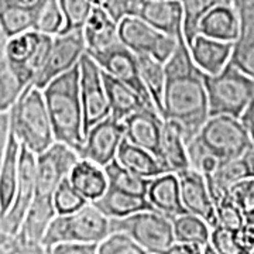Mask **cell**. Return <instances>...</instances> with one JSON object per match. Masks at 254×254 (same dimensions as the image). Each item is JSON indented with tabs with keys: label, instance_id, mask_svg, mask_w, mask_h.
<instances>
[{
	"label": "cell",
	"instance_id": "cell-11",
	"mask_svg": "<svg viewBox=\"0 0 254 254\" xmlns=\"http://www.w3.org/2000/svg\"><path fill=\"white\" fill-rule=\"evenodd\" d=\"M79 158V154L72 147L60 141H55L50 148L37 155V198H54L55 190L66 177H69L71 170Z\"/></svg>",
	"mask_w": 254,
	"mask_h": 254
},
{
	"label": "cell",
	"instance_id": "cell-26",
	"mask_svg": "<svg viewBox=\"0 0 254 254\" xmlns=\"http://www.w3.org/2000/svg\"><path fill=\"white\" fill-rule=\"evenodd\" d=\"M239 13L235 3H220L200 20L199 34L222 41H235L239 36Z\"/></svg>",
	"mask_w": 254,
	"mask_h": 254
},
{
	"label": "cell",
	"instance_id": "cell-47",
	"mask_svg": "<svg viewBox=\"0 0 254 254\" xmlns=\"http://www.w3.org/2000/svg\"><path fill=\"white\" fill-rule=\"evenodd\" d=\"M239 240L245 249L246 254H250L254 250V215H249L245 218V225L237 232Z\"/></svg>",
	"mask_w": 254,
	"mask_h": 254
},
{
	"label": "cell",
	"instance_id": "cell-22",
	"mask_svg": "<svg viewBox=\"0 0 254 254\" xmlns=\"http://www.w3.org/2000/svg\"><path fill=\"white\" fill-rule=\"evenodd\" d=\"M160 161L168 173L177 174L190 168L184 127L173 119H164Z\"/></svg>",
	"mask_w": 254,
	"mask_h": 254
},
{
	"label": "cell",
	"instance_id": "cell-10",
	"mask_svg": "<svg viewBox=\"0 0 254 254\" xmlns=\"http://www.w3.org/2000/svg\"><path fill=\"white\" fill-rule=\"evenodd\" d=\"M85 53L86 43L83 30L68 31L55 36L46 63L36 75L33 85L38 89H44L53 79L76 66Z\"/></svg>",
	"mask_w": 254,
	"mask_h": 254
},
{
	"label": "cell",
	"instance_id": "cell-34",
	"mask_svg": "<svg viewBox=\"0 0 254 254\" xmlns=\"http://www.w3.org/2000/svg\"><path fill=\"white\" fill-rule=\"evenodd\" d=\"M103 168H105V173L108 175L109 185L119 188V190L130 192V193H134V195L147 196L151 180L143 178L137 174L131 173L130 170H127L126 167H123L119 163L116 158L113 161H110Z\"/></svg>",
	"mask_w": 254,
	"mask_h": 254
},
{
	"label": "cell",
	"instance_id": "cell-20",
	"mask_svg": "<svg viewBox=\"0 0 254 254\" xmlns=\"http://www.w3.org/2000/svg\"><path fill=\"white\" fill-rule=\"evenodd\" d=\"M232 50V41H222L203 34H198L190 46L192 60L202 72L208 75H216L230 63Z\"/></svg>",
	"mask_w": 254,
	"mask_h": 254
},
{
	"label": "cell",
	"instance_id": "cell-46",
	"mask_svg": "<svg viewBox=\"0 0 254 254\" xmlns=\"http://www.w3.org/2000/svg\"><path fill=\"white\" fill-rule=\"evenodd\" d=\"M98 246L99 243H60L50 254H98Z\"/></svg>",
	"mask_w": 254,
	"mask_h": 254
},
{
	"label": "cell",
	"instance_id": "cell-52",
	"mask_svg": "<svg viewBox=\"0 0 254 254\" xmlns=\"http://www.w3.org/2000/svg\"><path fill=\"white\" fill-rule=\"evenodd\" d=\"M202 254H219L215 247L210 245V243H206L205 246H202Z\"/></svg>",
	"mask_w": 254,
	"mask_h": 254
},
{
	"label": "cell",
	"instance_id": "cell-16",
	"mask_svg": "<svg viewBox=\"0 0 254 254\" xmlns=\"http://www.w3.org/2000/svg\"><path fill=\"white\" fill-rule=\"evenodd\" d=\"M177 175L180 180L182 203L187 212L202 218L210 227L216 226V209L205 177L193 168L177 173Z\"/></svg>",
	"mask_w": 254,
	"mask_h": 254
},
{
	"label": "cell",
	"instance_id": "cell-6",
	"mask_svg": "<svg viewBox=\"0 0 254 254\" xmlns=\"http://www.w3.org/2000/svg\"><path fill=\"white\" fill-rule=\"evenodd\" d=\"M130 236L148 254H164L175 243L173 220L158 210H143L126 218L110 219V233Z\"/></svg>",
	"mask_w": 254,
	"mask_h": 254
},
{
	"label": "cell",
	"instance_id": "cell-33",
	"mask_svg": "<svg viewBox=\"0 0 254 254\" xmlns=\"http://www.w3.org/2000/svg\"><path fill=\"white\" fill-rule=\"evenodd\" d=\"M33 30L48 36H58L65 27V17L60 0H37L33 7Z\"/></svg>",
	"mask_w": 254,
	"mask_h": 254
},
{
	"label": "cell",
	"instance_id": "cell-13",
	"mask_svg": "<svg viewBox=\"0 0 254 254\" xmlns=\"http://www.w3.org/2000/svg\"><path fill=\"white\" fill-rule=\"evenodd\" d=\"M36 161L37 155L21 145L16 196L9 212L0 218V229L10 236L18 233L36 196Z\"/></svg>",
	"mask_w": 254,
	"mask_h": 254
},
{
	"label": "cell",
	"instance_id": "cell-21",
	"mask_svg": "<svg viewBox=\"0 0 254 254\" xmlns=\"http://www.w3.org/2000/svg\"><path fill=\"white\" fill-rule=\"evenodd\" d=\"M147 199L150 200L155 210L170 219L187 213L181 199L180 180L175 173H167L153 178L150 181Z\"/></svg>",
	"mask_w": 254,
	"mask_h": 254
},
{
	"label": "cell",
	"instance_id": "cell-48",
	"mask_svg": "<svg viewBox=\"0 0 254 254\" xmlns=\"http://www.w3.org/2000/svg\"><path fill=\"white\" fill-rule=\"evenodd\" d=\"M10 137V112L0 113V167L6 154Z\"/></svg>",
	"mask_w": 254,
	"mask_h": 254
},
{
	"label": "cell",
	"instance_id": "cell-38",
	"mask_svg": "<svg viewBox=\"0 0 254 254\" xmlns=\"http://www.w3.org/2000/svg\"><path fill=\"white\" fill-rule=\"evenodd\" d=\"M187 150H188L190 168L199 171L203 177L213 175L219 168V165L223 163L216 155L212 154L196 136L187 143Z\"/></svg>",
	"mask_w": 254,
	"mask_h": 254
},
{
	"label": "cell",
	"instance_id": "cell-44",
	"mask_svg": "<svg viewBox=\"0 0 254 254\" xmlns=\"http://www.w3.org/2000/svg\"><path fill=\"white\" fill-rule=\"evenodd\" d=\"M230 195L245 216L254 215V178H247L236 184L230 190Z\"/></svg>",
	"mask_w": 254,
	"mask_h": 254
},
{
	"label": "cell",
	"instance_id": "cell-3",
	"mask_svg": "<svg viewBox=\"0 0 254 254\" xmlns=\"http://www.w3.org/2000/svg\"><path fill=\"white\" fill-rule=\"evenodd\" d=\"M10 128L20 144L36 155L55 143L43 89L30 83L10 109Z\"/></svg>",
	"mask_w": 254,
	"mask_h": 254
},
{
	"label": "cell",
	"instance_id": "cell-24",
	"mask_svg": "<svg viewBox=\"0 0 254 254\" xmlns=\"http://www.w3.org/2000/svg\"><path fill=\"white\" fill-rule=\"evenodd\" d=\"M102 78L110 105V115L120 122L138 110L150 108L133 88L102 69ZM153 109V108H150ZM155 110V109H154Z\"/></svg>",
	"mask_w": 254,
	"mask_h": 254
},
{
	"label": "cell",
	"instance_id": "cell-7",
	"mask_svg": "<svg viewBox=\"0 0 254 254\" xmlns=\"http://www.w3.org/2000/svg\"><path fill=\"white\" fill-rule=\"evenodd\" d=\"M196 137L222 161L235 160L254 145V140L239 118L218 115L209 116Z\"/></svg>",
	"mask_w": 254,
	"mask_h": 254
},
{
	"label": "cell",
	"instance_id": "cell-27",
	"mask_svg": "<svg viewBox=\"0 0 254 254\" xmlns=\"http://www.w3.org/2000/svg\"><path fill=\"white\" fill-rule=\"evenodd\" d=\"M21 144L10 128L6 154L0 167V218H3L13 205L18 182Z\"/></svg>",
	"mask_w": 254,
	"mask_h": 254
},
{
	"label": "cell",
	"instance_id": "cell-51",
	"mask_svg": "<svg viewBox=\"0 0 254 254\" xmlns=\"http://www.w3.org/2000/svg\"><path fill=\"white\" fill-rule=\"evenodd\" d=\"M7 41H9V37L6 34L4 28L1 26V21H0V55H4L6 51V46H7Z\"/></svg>",
	"mask_w": 254,
	"mask_h": 254
},
{
	"label": "cell",
	"instance_id": "cell-45",
	"mask_svg": "<svg viewBox=\"0 0 254 254\" xmlns=\"http://www.w3.org/2000/svg\"><path fill=\"white\" fill-rule=\"evenodd\" d=\"M143 0H105L103 7L118 23H120L125 17L137 16V11L140 9Z\"/></svg>",
	"mask_w": 254,
	"mask_h": 254
},
{
	"label": "cell",
	"instance_id": "cell-49",
	"mask_svg": "<svg viewBox=\"0 0 254 254\" xmlns=\"http://www.w3.org/2000/svg\"><path fill=\"white\" fill-rule=\"evenodd\" d=\"M164 254H202V246L175 242Z\"/></svg>",
	"mask_w": 254,
	"mask_h": 254
},
{
	"label": "cell",
	"instance_id": "cell-5",
	"mask_svg": "<svg viewBox=\"0 0 254 254\" xmlns=\"http://www.w3.org/2000/svg\"><path fill=\"white\" fill-rule=\"evenodd\" d=\"M110 235V219L92 202L68 215H57L47 229L43 245L51 250L60 243H100Z\"/></svg>",
	"mask_w": 254,
	"mask_h": 254
},
{
	"label": "cell",
	"instance_id": "cell-37",
	"mask_svg": "<svg viewBox=\"0 0 254 254\" xmlns=\"http://www.w3.org/2000/svg\"><path fill=\"white\" fill-rule=\"evenodd\" d=\"M0 21L9 38L23 34L28 30H33V7H26L11 1L0 9Z\"/></svg>",
	"mask_w": 254,
	"mask_h": 254
},
{
	"label": "cell",
	"instance_id": "cell-18",
	"mask_svg": "<svg viewBox=\"0 0 254 254\" xmlns=\"http://www.w3.org/2000/svg\"><path fill=\"white\" fill-rule=\"evenodd\" d=\"M235 6L240 24L230 64L254 79V0H235Z\"/></svg>",
	"mask_w": 254,
	"mask_h": 254
},
{
	"label": "cell",
	"instance_id": "cell-8",
	"mask_svg": "<svg viewBox=\"0 0 254 254\" xmlns=\"http://www.w3.org/2000/svg\"><path fill=\"white\" fill-rule=\"evenodd\" d=\"M53 41L54 36L43 34L36 30H28L9 38L4 55L26 85L33 83L38 71L43 68Z\"/></svg>",
	"mask_w": 254,
	"mask_h": 254
},
{
	"label": "cell",
	"instance_id": "cell-17",
	"mask_svg": "<svg viewBox=\"0 0 254 254\" xmlns=\"http://www.w3.org/2000/svg\"><path fill=\"white\" fill-rule=\"evenodd\" d=\"M126 127V138L150 151L161 160V137H163L164 119L154 109L138 110L123 120Z\"/></svg>",
	"mask_w": 254,
	"mask_h": 254
},
{
	"label": "cell",
	"instance_id": "cell-30",
	"mask_svg": "<svg viewBox=\"0 0 254 254\" xmlns=\"http://www.w3.org/2000/svg\"><path fill=\"white\" fill-rule=\"evenodd\" d=\"M57 216L54 198H37L28 209L24 222L16 236L28 242H43L53 219Z\"/></svg>",
	"mask_w": 254,
	"mask_h": 254
},
{
	"label": "cell",
	"instance_id": "cell-42",
	"mask_svg": "<svg viewBox=\"0 0 254 254\" xmlns=\"http://www.w3.org/2000/svg\"><path fill=\"white\" fill-rule=\"evenodd\" d=\"M98 254H148L141 246L122 232H113L98 246Z\"/></svg>",
	"mask_w": 254,
	"mask_h": 254
},
{
	"label": "cell",
	"instance_id": "cell-36",
	"mask_svg": "<svg viewBox=\"0 0 254 254\" xmlns=\"http://www.w3.org/2000/svg\"><path fill=\"white\" fill-rule=\"evenodd\" d=\"M184 11V37L188 47L199 34L200 20L212 7L220 3H235L233 0H180Z\"/></svg>",
	"mask_w": 254,
	"mask_h": 254
},
{
	"label": "cell",
	"instance_id": "cell-14",
	"mask_svg": "<svg viewBox=\"0 0 254 254\" xmlns=\"http://www.w3.org/2000/svg\"><path fill=\"white\" fill-rule=\"evenodd\" d=\"M89 55L98 63L103 71L125 82L130 88H133L150 108L155 109L153 99L145 89L143 79H141L137 55L128 47L125 46L122 41H118L116 44H113L102 53Z\"/></svg>",
	"mask_w": 254,
	"mask_h": 254
},
{
	"label": "cell",
	"instance_id": "cell-15",
	"mask_svg": "<svg viewBox=\"0 0 254 254\" xmlns=\"http://www.w3.org/2000/svg\"><path fill=\"white\" fill-rule=\"evenodd\" d=\"M126 137L125 123L112 115L100 120L85 136V144L79 153L81 158L91 160L100 167H106L116 158L118 150Z\"/></svg>",
	"mask_w": 254,
	"mask_h": 254
},
{
	"label": "cell",
	"instance_id": "cell-50",
	"mask_svg": "<svg viewBox=\"0 0 254 254\" xmlns=\"http://www.w3.org/2000/svg\"><path fill=\"white\" fill-rule=\"evenodd\" d=\"M240 120L243 122V125L246 126V128L249 130V133L252 134L254 140V98L253 100L250 102V105L247 106V109L245 110V113L242 115Z\"/></svg>",
	"mask_w": 254,
	"mask_h": 254
},
{
	"label": "cell",
	"instance_id": "cell-29",
	"mask_svg": "<svg viewBox=\"0 0 254 254\" xmlns=\"http://www.w3.org/2000/svg\"><path fill=\"white\" fill-rule=\"evenodd\" d=\"M116 160L131 173L137 174L143 178H148V180H153L158 175L168 173L154 154L130 143L126 137L123 138L122 144L119 147Z\"/></svg>",
	"mask_w": 254,
	"mask_h": 254
},
{
	"label": "cell",
	"instance_id": "cell-40",
	"mask_svg": "<svg viewBox=\"0 0 254 254\" xmlns=\"http://www.w3.org/2000/svg\"><path fill=\"white\" fill-rule=\"evenodd\" d=\"M89 200L73 187L66 177L54 192V206L57 215H68L83 208Z\"/></svg>",
	"mask_w": 254,
	"mask_h": 254
},
{
	"label": "cell",
	"instance_id": "cell-32",
	"mask_svg": "<svg viewBox=\"0 0 254 254\" xmlns=\"http://www.w3.org/2000/svg\"><path fill=\"white\" fill-rule=\"evenodd\" d=\"M174 227V237L178 243H193L205 246L209 243L212 227L199 216L193 213H182L171 219Z\"/></svg>",
	"mask_w": 254,
	"mask_h": 254
},
{
	"label": "cell",
	"instance_id": "cell-31",
	"mask_svg": "<svg viewBox=\"0 0 254 254\" xmlns=\"http://www.w3.org/2000/svg\"><path fill=\"white\" fill-rule=\"evenodd\" d=\"M140 68V75L145 89L150 93L155 109L163 118V96L165 88V64L160 63L153 57L145 54H136Z\"/></svg>",
	"mask_w": 254,
	"mask_h": 254
},
{
	"label": "cell",
	"instance_id": "cell-39",
	"mask_svg": "<svg viewBox=\"0 0 254 254\" xmlns=\"http://www.w3.org/2000/svg\"><path fill=\"white\" fill-rule=\"evenodd\" d=\"M60 4L65 17L63 33L83 30L95 7L92 0H60Z\"/></svg>",
	"mask_w": 254,
	"mask_h": 254
},
{
	"label": "cell",
	"instance_id": "cell-28",
	"mask_svg": "<svg viewBox=\"0 0 254 254\" xmlns=\"http://www.w3.org/2000/svg\"><path fill=\"white\" fill-rule=\"evenodd\" d=\"M68 178L89 202L99 199L109 187V180L105 173V168L86 158L78 160Z\"/></svg>",
	"mask_w": 254,
	"mask_h": 254
},
{
	"label": "cell",
	"instance_id": "cell-2",
	"mask_svg": "<svg viewBox=\"0 0 254 254\" xmlns=\"http://www.w3.org/2000/svg\"><path fill=\"white\" fill-rule=\"evenodd\" d=\"M55 141L72 147L79 154L85 144L79 64L60 75L43 89Z\"/></svg>",
	"mask_w": 254,
	"mask_h": 254
},
{
	"label": "cell",
	"instance_id": "cell-23",
	"mask_svg": "<svg viewBox=\"0 0 254 254\" xmlns=\"http://www.w3.org/2000/svg\"><path fill=\"white\" fill-rule=\"evenodd\" d=\"M83 36L88 54L102 53L120 41L119 23L103 6H95L83 27Z\"/></svg>",
	"mask_w": 254,
	"mask_h": 254
},
{
	"label": "cell",
	"instance_id": "cell-19",
	"mask_svg": "<svg viewBox=\"0 0 254 254\" xmlns=\"http://www.w3.org/2000/svg\"><path fill=\"white\" fill-rule=\"evenodd\" d=\"M137 16L173 38L184 37V11L180 0H143Z\"/></svg>",
	"mask_w": 254,
	"mask_h": 254
},
{
	"label": "cell",
	"instance_id": "cell-35",
	"mask_svg": "<svg viewBox=\"0 0 254 254\" xmlns=\"http://www.w3.org/2000/svg\"><path fill=\"white\" fill-rule=\"evenodd\" d=\"M27 86L18 78L6 55H0V113L10 112Z\"/></svg>",
	"mask_w": 254,
	"mask_h": 254
},
{
	"label": "cell",
	"instance_id": "cell-54",
	"mask_svg": "<svg viewBox=\"0 0 254 254\" xmlns=\"http://www.w3.org/2000/svg\"><path fill=\"white\" fill-rule=\"evenodd\" d=\"M92 1H93V4H95V6H102L105 0H92Z\"/></svg>",
	"mask_w": 254,
	"mask_h": 254
},
{
	"label": "cell",
	"instance_id": "cell-55",
	"mask_svg": "<svg viewBox=\"0 0 254 254\" xmlns=\"http://www.w3.org/2000/svg\"><path fill=\"white\" fill-rule=\"evenodd\" d=\"M250 254H254V250H253V252H252V253H250Z\"/></svg>",
	"mask_w": 254,
	"mask_h": 254
},
{
	"label": "cell",
	"instance_id": "cell-41",
	"mask_svg": "<svg viewBox=\"0 0 254 254\" xmlns=\"http://www.w3.org/2000/svg\"><path fill=\"white\" fill-rule=\"evenodd\" d=\"M215 209H216L218 225L233 232H240V229L245 225L246 216L235 199L232 198L230 192L215 203Z\"/></svg>",
	"mask_w": 254,
	"mask_h": 254
},
{
	"label": "cell",
	"instance_id": "cell-1",
	"mask_svg": "<svg viewBox=\"0 0 254 254\" xmlns=\"http://www.w3.org/2000/svg\"><path fill=\"white\" fill-rule=\"evenodd\" d=\"M163 119H173L181 123L187 143L198 134L209 119L203 72L192 60L185 38L178 40L174 54L165 63Z\"/></svg>",
	"mask_w": 254,
	"mask_h": 254
},
{
	"label": "cell",
	"instance_id": "cell-53",
	"mask_svg": "<svg viewBox=\"0 0 254 254\" xmlns=\"http://www.w3.org/2000/svg\"><path fill=\"white\" fill-rule=\"evenodd\" d=\"M11 1H13V0H0V9H1V7H4L6 4L11 3Z\"/></svg>",
	"mask_w": 254,
	"mask_h": 254
},
{
	"label": "cell",
	"instance_id": "cell-4",
	"mask_svg": "<svg viewBox=\"0 0 254 254\" xmlns=\"http://www.w3.org/2000/svg\"><path fill=\"white\" fill-rule=\"evenodd\" d=\"M203 79L208 92L209 116L242 118L254 98L253 78L229 63L216 75L203 72Z\"/></svg>",
	"mask_w": 254,
	"mask_h": 254
},
{
	"label": "cell",
	"instance_id": "cell-9",
	"mask_svg": "<svg viewBox=\"0 0 254 254\" xmlns=\"http://www.w3.org/2000/svg\"><path fill=\"white\" fill-rule=\"evenodd\" d=\"M119 40L134 54H145L167 63L178 46V40L167 36L138 16H128L119 23Z\"/></svg>",
	"mask_w": 254,
	"mask_h": 254
},
{
	"label": "cell",
	"instance_id": "cell-25",
	"mask_svg": "<svg viewBox=\"0 0 254 254\" xmlns=\"http://www.w3.org/2000/svg\"><path fill=\"white\" fill-rule=\"evenodd\" d=\"M108 218H126L143 210H155L147 196L134 195L109 185L99 199L92 202Z\"/></svg>",
	"mask_w": 254,
	"mask_h": 254
},
{
	"label": "cell",
	"instance_id": "cell-12",
	"mask_svg": "<svg viewBox=\"0 0 254 254\" xmlns=\"http://www.w3.org/2000/svg\"><path fill=\"white\" fill-rule=\"evenodd\" d=\"M81 71V100L83 109L85 136L100 120L110 116V105L102 78V68L88 53L79 61Z\"/></svg>",
	"mask_w": 254,
	"mask_h": 254
},
{
	"label": "cell",
	"instance_id": "cell-43",
	"mask_svg": "<svg viewBox=\"0 0 254 254\" xmlns=\"http://www.w3.org/2000/svg\"><path fill=\"white\" fill-rule=\"evenodd\" d=\"M209 243L215 247L219 254H246L237 232L229 230L220 225L212 227Z\"/></svg>",
	"mask_w": 254,
	"mask_h": 254
}]
</instances>
